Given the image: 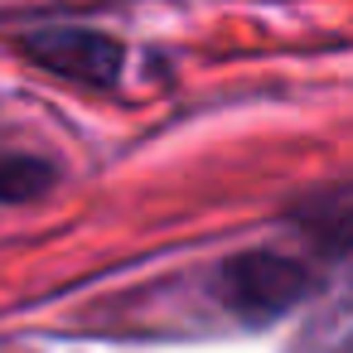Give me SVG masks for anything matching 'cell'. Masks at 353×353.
Returning <instances> with one entry per match:
<instances>
[{
	"instance_id": "obj_1",
	"label": "cell",
	"mask_w": 353,
	"mask_h": 353,
	"mask_svg": "<svg viewBox=\"0 0 353 353\" xmlns=\"http://www.w3.org/2000/svg\"><path fill=\"white\" fill-rule=\"evenodd\" d=\"M218 290L237 314L271 319V314H285L310 290V271L281 252H247V256H232L223 266Z\"/></svg>"
},
{
	"instance_id": "obj_2",
	"label": "cell",
	"mask_w": 353,
	"mask_h": 353,
	"mask_svg": "<svg viewBox=\"0 0 353 353\" xmlns=\"http://www.w3.org/2000/svg\"><path fill=\"white\" fill-rule=\"evenodd\" d=\"M20 49L39 68H49L68 83H83V88H112L121 78V59H126L121 44L97 30H34L20 39Z\"/></svg>"
},
{
	"instance_id": "obj_3",
	"label": "cell",
	"mask_w": 353,
	"mask_h": 353,
	"mask_svg": "<svg viewBox=\"0 0 353 353\" xmlns=\"http://www.w3.org/2000/svg\"><path fill=\"white\" fill-rule=\"evenodd\" d=\"M54 184V170L34 155H6L0 160V203H25Z\"/></svg>"
}]
</instances>
